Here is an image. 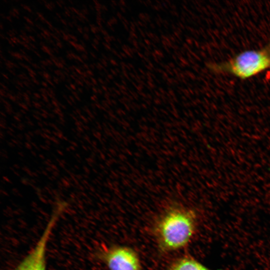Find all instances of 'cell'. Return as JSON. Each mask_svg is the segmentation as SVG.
Segmentation results:
<instances>
[{
    "label": "cell",
    "instance_id": "1",
    "mask_svg": "<svg viewBox=\"0 0 270 270\" xmlns=\"http://www.w3.org/2000/svg\"><path fill=\"white\" fill-rule=\"evenodd\" d=\"M197 219L195 212L182 208H173L157 220L154 233L160 250L169 252L188 245L195 234Z\"/></svg>",
    "mask_w": 270,
    "mask_h": 270
},
{
    "label": "cell",
    "instance_id": "2",
    "mask_svg": "<svg viewBox=\"0 0 270 270\" xmlns=\"http://www.w3.org/2000/svg\"><path fill=\"white\" fill-rule=\"evenodd\" d=\"M208 68L216 74H227L242 80L254 76L270 68V41L258 50L242 52L227 61L210 62Z\"/></svg>",
    "mask_w": 270,
    "mask_h": 270
},
{
    "label": "cell",
    "instance_id": "3",
    "mask_svg": "<svg viewBox=\"0 0 270 270\" xmlns=\"http://www.w3.org/2000/svg\"><path fill=\"white\" fill-rule=\"evenodd\" d=\"M64 206L58 204L55 208L40 238L34 246L14 270H46V250L52 232L62 213Z\"/></svg>",
    "mask_w": 270,
    "mask_h": 270
},
{
    "label": "cell",
    "instance_id": "4",
    "mask_svg": "<svg viewBox=\"0 0 270 270\" xmlns=\"http://www.w3.org/2000/svg\"><path fill=\"white\" fill-rule=\"evenodd\" d=\"M98 256L108 270H142L138 254L128 246L104 248L98 252Z\"/></svg>",
    "mask_w": 270,
    "mask_h": 270
},
{
    "label": "cell",
    "instance_id": "5",
    "mask_svg": "<svg viewBox=\"0 0 270 270\" xmlns=\"http://www.w3.org/2000/svg\"><path fill=\"white\" fill-rule=\"evenodd\" d=\"M167 270H211L190 256H180L174 260Z\"/></svg>",
    "mask_w": 270,
    "mask_h": 270
}]
</instances>
